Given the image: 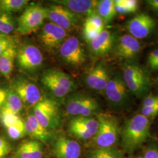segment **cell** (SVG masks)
<instances>
[{"label": "cell", "instance_id": "cell-9", "mask_svg": "<svg viewBox=\"0 0 158 158\" xmlns=\"http://www.w3.org/2000/svg\"><path fill=\"white\" fill-rule=\"evenodd\" d=\"M98 123L94 117H72L68 124V132L71 136L81 141L91 140L98 130Z\"/></svg>", "mask_w": 158, "mask_h": 158}, {"label": "cell", "instance_id": "cell-5", "mask_svg": "<svg viewBox=\"0 0 158 158\" xmlns=\"http://www.w3.org/2000/svg\"><path fill=\"white\" fill-rule=\"evenodd\" d=\"M64 110L72 117H93L100 113V107L96 98L81 93H72L67 97Z\"/></svg>", "mask_w": 158, "mask_h": 158}, {"label": "cell", "instance_id": "cell-44", "mask_svg": "<svg viewBox=\"0 0 158 158\" xmlns=\"http://www.w3.org/2000/svg\"></svg>", "mask_w": 158, "mask_h": 158}, {"label": "cell", "instance_id": "cell-35", "mask_svg": "<svg viewBox=\"0 0 158 158\" xmlns=\"http://www.w3.org/2000/svg\"><path fill=\"white\" fill-rule=\"evenodd\" d=\"M141 114L149 119L155 117L158 115V104L149 107H142Z\"/></svg>", "mask_w": 158, "mask_h": 158}, {"label": "cell", "instance_id": "cell-31", "mask_svg": "<svg viewBox=\"0 0 158 158\" xmlns=\"http://www.w3.org/2000/svg\"><path fill=\"white\" fill-rule=\"evenodd\" d=\"M8 137L14 141L18 140L23 138L26 134L24 120L20 119L17 123L5 129Z\"/></svg>", "mask_w": 158, "mask_h": 158}, {"label": "cell", "instance_id": "cell-42", "mask_svg": "<svg viewBox=\"0 0 158 158\" xmlns=\"http://www.w3.org/2000/svg\"><path fill=\"white\" fill-rule=\"evenodd\" d=\"M143 158V156L139 155V156H135V157H133V158Z\"/></svg>", "mask_w": 158, "mask_h": 158}, {"label": "cell", "instance_id": "cell-37", "mask_svg": "<svg viewBox=\"0 0 158 158\" xmlns=\"http://www.w3.org/2000/svg\"><path fill=\"white\" fill-rule=\"evenodd\" d=\"M8 87H6L0 83V110L6 104Z\"/></svg>", "mask_w": 158, "mask_h": 158}, {"label": "cell", "instance_id": "cell-33", "mask_svg": "<svg viewBox=\"0 0 158 158\" xmlns=\"http://www.w3.org/2000/svg\"><path fill=\"white\" fill-rule=\"evenodd\" d=\"M16 44L15 40L10 35L5 36L0 40V56L10 46Z\"/></svg>", "mask_w": 158, "mask_h": 158}, {"label": "cell", "instance_id": "cell-38", "mask_svg": "<svg viewBox=\"0 0 158 158\" xmlns=\"http://www.w3.org/2000/svg\"><path fill=\"white\" fill-rule=\"evenodd\" d=\"M158 104V96H149L145 98L142 107H149Z\"/></svg>", "mask_w": 158, "mask_h": 158}, {"label": "cell", "instance_id": "cell-15", "mask_svg": "<svg viewBox=\"0 0 158 158\" xmlns=\"http://www.w3.org/2000/svg\"><path fill=\"white\" fill-rule=\"evenodd\" d=\"M46 18L66 31L73 29L78 22L77 15L59 4L46 8Z\"/></svg>", "mask_w": 158, "mask_h": 158}, {"label": "cell", "instance_id": "cell-3", "mask_svg": "<svg viewBox=\"0 0 158 158\" xmlns=\"http://www.w3.org/2000/svg\"><path fill=\"white\" fill-rule=\"evenodd\" d=\"M96 118L98 127L96 135L91 139L93 148L115 147L120 136L121 131L117 118L111 114L100 113Z\"/></svg>", "mask_w": 158, "mask_h": 158}, {"label": "cell", "instance_id": "cell-11", "mask_svg": "<svg viewBox=\"0 0 158 158\" xmlns=\"http://www.w3.org/2000/svg\"><path fill=\"white\" fill-rule=\"evenodd\" d=\"M59 54L63 62L73 67L82 66L86 59L83 45L75 36L67 38L59 48Z\"/></svg>", "mask_w": 158, "mask_h": 158}, {"label": "cell", "instance_id": "cell-1", "mask_svg": "<svg viewBox=\"0 0 158 158\" xmlns=\"http://www.w3.org/2000/svg\"><path fill=\"white\" fill-rule=\"evenodd\" d=\"M150 119L141 114L127 120L120 133L123 151L131 154L140 148L150 136Z\"/></svg>", "mask_w": 158, "mask_h": 158}, {"label": "cell", "instance_id": "cell-22", "mask_svg": "<svg viewBox=\"0 0 158 158\" xmlns=\"http://www.w3.org/2000/svg\"><path fill=\"white\" fill-rule=\"evenodd\" d=\"M57 4L66 7L74 14L87 16L96 12L98 1L92 0H59L54 1Z\"/></svg>", "mask_w": 158, "mask_h": 158}, {"label": "cell", "instance_id": "cell-26", "mask_svg": "<svg viewBox=\"0 0 158 158\" xmlns=\"http://www.w3.org/2000/svg\"><path fill=\"white\" fill-rule=\"evenodd\" d=\"M96 12L102 18L105 24L111 22L117 14L114 7V1L102 0L98 1Z\"/></svg>", "mask_w": 158, "mask_h": 158}, {"label": "cell", "instance_id": "cell-7", "mask_svg": "<svg viewBox=\"0 0 158 158\" xmlns=\"http://www.w3.org/2000/svg\"><path fill=\"white\" fill-rule=\"evenodd\" d=\"M46 8L40 5L28 6L17 19V32L28 35L38 30L44 24Z\"/></svg>", "mask_w": 158, "mask_h": 158}, {"label": "cell", "instance_id": "cell-19", "mask_svg": "<svg viewBox=\"0 0 158 158\" xmlns=\"http://www.w3.org/2000/svg\"><path fill=\"white\" fill-rule=\"evenodd\" d=\"M107 68L102 64L97 65L85 77L86 85L94 90H105L110 80Z\"/></svg>", "mask_w": 158, "mask_h": 158}, {"label": "cell", "instance_id": "cell-43", "mask_svg": "<svg viewBox=\"0 0 158 158\" xmlns=\"http://www.w3.org/2000/svg\"><path fill=\"white\" fill-rule=\"evenodd\" d=\"M6 36V35H2V34H0V40H1L2 38H3L4 36Z\"/></svg>", "mask_w": 158, "mask_h": 158}, {"label": "cell", "instance_id": "cell-10", "mask_svg": "<svg viewBox=\"0 0 158 158\" xmlns=\"http://www.w3.org/2000/svg\"><path fill=\"white\" fill-rule=\"evenodd\" d=\"M10 87L20 97L25 106L33 107L43 97L39 86L23 76L15 77Z\"/></svg>", "mask_w": 158, "mask_h": 158}, {"label": "cell", "instance_id": "cell-36", "mask_svg": "<svg viewBox=\"0 0 158 158\" xmlns=\"http://www.w3.org/2000/svg\"><path fill=\"white\" fill-rule=\"evenodd\" d=\"M143 158H158V146L155 143H151L146 148Z\"/></svg>", "mask_w": 158, "mask_h": 158}, {"label": "cell", "instance_id": "cell-21", "mask_svg": "<svg viewBox=\"0 0 158 158\" xmlns=\"http://www.w3.org/2000/svg\"><path fill=\"white\" fill-rule=\"evenodd\" d=\"M44 143L35 139L21 142L14 152L13 158H43Z\"/></svg>", "mask_w": 158, "mask_h": 158}, {"label": "cell", "instance_id": "cell-20", "mask_svg": "<svg viewBox=\"0 0 158 158\" xmlns=\"http://www.w3.org/2000/svg\"><path fill=\"white\" fill-rule=\"evenodd\" d=\"M92 53L97 56L108 54L115 45L114 35L110 31L104 29L89 44Z\"/></svg>", "mask_w": 158, "mask_h": 158}, {"label": "cell", "instance_id": "cell-27", "mask_svg": "<svg viewBox=\"0 0 158 158\" xmlns=\"http://www.w3.org/2000/svg\"><path fill=\"white\" fill-rule=\"evenodd\" d=\"M17 28V23L12 14L0 12V34L10 35Z\"/></svg>", "mask_w": 158, "mask_h": 158}, {"label": "cell", "instance_id": "cell-23", "mask_svg": "<svg viewBox=\"0 0 158 158\" xmlns=\"http://www.w3.org/2000/svg\"><path fill=\"white\" fill-rule=\"evenodd\" d=\"M104 25L103 20L97 12L88 15L85 21L83 29L84 40L90 44L92 40L104 30Z\"/></svg>", "mask_w": 158, "mask_h": 158}, {"label": "cell", "instance_id": "cell-12", "mask_svg": "<svg viewBox=\"0 0 158 158\" xmlns=\"http://www.w3.org/2000/svg\"><path fill=\"white\" fill-rule=\"evenodd\" d=\"M52 152L55 158H80L81 147L72 136L55 134L51 142Z\"/></svg>", "mask_w": 158, "mask_h": 158}, {"label": "cell", "instance_id": "cell-13", "mask_svg": "<svg viewBox=\"0 0 158 158\" xmlns=\"http://www.w3.org/2000/svg\"><path fill=\"white\" fill-rule=\"evenodd\" d=\"M67 38L68 33L66 30L51 22L43 25L39 34L41 45L50 51L59 49Z\"/></svg>", "mask_w": 158, "mask_h": 158}, {"label": "cell", "instance_id": "cell-32", "mask_svg": "<svg viewBox=\"0 0 158 158\" xmlns=\"http://www.w3.org/2000/svg\"><path fill=\"white\" fill-rule=\"evenodd\" d=\"M12 150V145L8 139L0 135V158H6Z\"/></svg>", "mask_w": 158, "mask_h": 158}, {"label": "cell", "instance_id": "cell-2", "mask_svg": "<svg viewBox=\"0 0 158 158\" xmlns=\"http://www.w3.org/2000/svg\"><path fill=\"white\" fill-rule=\"evenodd\" d=\"M40 83L57 101L66 99L76 89V83L72 76L57 69H48L40 76Z\"/></svg>", "mask_w": 158, "mask_h": 158}, {"label": "cell", "instance_id": "cell-17", "mask_svg": "<svg viewBox=\"0 0 158 158\" xmlns=\"http://www.w3.org/2000/svg\"><path fill=\"white\" fill-rule=\"evenodd\" d=\"M26 134L32 139L37 140L44 144H50L55 133L48 130L40 124L32 112L29 113L24 120Z\"/></svg>", "mask_w": 158, "mask_h": 158}, {"label": "cell", "instance_id": "cell-29", "mask_svg": "<svg viewBox=\"0 0 158 158\" xmlns=\"http://www.w3.org/2000/svg\"><path fill=\"white\" fill-rule=\"evenodd\" d=\"M29 2L28 0H0V12L12 14L23 10Z\"/></svg>", "mask_w": 158, "mask_h": 158}, {"label": "cell", "instance_id": "cell-16", "mask_svg": "<svg viewBox=\"0 0 158 158\" xmlns=\"http://www.w3.org/2000/svg\"><path fill=\"white\" fill-rule=\"evenodd\" d=\"M156 23L152 17L142 13L132 18L126 23V28L136 40L147 38L155 28Z\"/></svg>", "mask_w": 158, "mask_h": 158}, {"label": "cell", "instance_id": "cell-30", "mask_svg": "<svg viewBox=\"0 0 158 158\" xmlns=\"http://www.w3.org/2000/svg\"><path fill=\"white\" fill-rule=\"evenodd\" d=\"M21 119L19 114L14 113L6 106L0 110V124L4 129L17 123Z\"/></svg>", "mask_w": 158, "mask_h": 158}, {"label": "cell", "instance_id": "cell-40", "mask_svg": "<svg viewBox=\"0 0 158 158\" xmlns=\"http://www.w3.org/2000/svg\"><path fill=\"white\" fill-rule=\"evenodd\" d=\"M158 58V49L151 52L148 57V62L149 65L154 62Z\"/></svg>", "mask_w": 158, "mask_h": 158}, {"label": "cell", "instance_id": "cell-14", "mask_svg": "<svg viewBox=\"0 0 158 158\" xmlns=\"http://www.w3.org/2000/svg\"><path fill=\"white\" fill-rule=\"evenodd\" d=\"M128 89L123 78L115 76L110 78L105 89V94L110 104L113 107H124L128 100Z\"/></svg>", "mask_w": 158, "mask_h": 158}, {"label": "cell", "instance_id": "cell-8", "mask_svg": "<svg viewBox=\"0 0 158 158\" xmlns=\"http://www.w3.org/2000/svg\"><path fill=\"white\" fill-rule=\"evenodd\" d=\"M44 56L40 49L31 43H25L18 48L16 61L19 69L27 73L37 72L43 65Z\"/></svg>", "mask_w": 158, "mask_h": 158}, {"label": "cell", "instance_id": "cell-39", "mask_svg": "<svg viewBox=\"0 0 158 158\" xmlns=\"http://www.w3.org/2000/svg\"><path fill=\"white\" fill-rule=\"evenodd\" d=\"M146 3L152 11L158 14V0H148Z\"/></svg>", "mask_w": 158, "mask_h": 158}, {"label": "cell", "instance_id": "cell-24", "mask_svg": "<svg viewBox=\"0 0 158 158\" xmlns=\"http://www.w3.org/2000/svg\"><path fill=\"white\" fill-rule=\"evenodd\" d=\"M17 51V44H15L0 56V75L6 78L11 76L16 61Z\"/></svg>", "mask_w": 158, "mask_h": 158}, {"label": "cell", "instance_id": "cell-25", "mask_svg": "<svg viewBox=\"0 0 158 158\" xmlns=\"http://www.w3.org/2000/svg\"><path fill=\"white\" fill-rule=\"evenodd\" d=\"M85 158H125L123 149L115 147L93 148L89 151Z\"/></svg>", "mask_w": 158, "mask_h": 158}, {"label": "cell", "instance_id": "cell-6", "mask_svg": "<svg viewBox=\"0 0 158 158\" xmlns=\"http://www.w3.org/2000/svg\"><path fill=\"white\" fill-rule=\"evenodd\" d=\"M123 80L128 89L135 96L141 98L147 95L151 88V81L145 70L135 64H125Z\"/></svg>", "mask_w": 158, "mask_h": 158}, {"label": "cell", "instance_id": "cell-34", "mask_svg": "<svg viewBox=\"0 0 158 158\" xmlns=\"http://www.w3.org/2000/svg\"><path fill=\"white\" fill-rule=\"evenodd\" d=\"M115 5H123L128 8L132 12H135L138 8V1L136 0H115Z\"/></svg>", "mask_w": 158, "mask_h": 158}, {"label": "cell", "instance_id": "cell-4", "mask_svg": "<svg viewBox=\"0 0 158 158\" xmlns=\"http://www.w3.org/2000/svg\"><path fill=\"white\" fill-rule=\"evenodd\" d=\"M34 116L40 124L53 131L61 124V114L58 101L51 97H44L32 107Z\"/></svg>", "mask_w": 158, "mask_h": 158}, {"label": "cell", "instance_id": "cell-18", "mask_svg": "<svg viewBox=\"0 0 158 158\" xmlns=\"http://www.w3.org/2000/svg\"><path fill=\"white\" fill-rule=\"evenodd\" d=\"M115 45V54L124 59L135 58L141 50V44L138 40L127 34L121 36Z\"/></svg>", "mask_w": 158, "mask_h": 158}, {"label": "cell", "instance_id": "cell-41", "mask_svg": "<svg viewBox=\"0 0 158 158\" xmlns=\"http://www.w3.org/2000/svg\"><path fill=\"white\" fill-rule=\"evenodd\" d=\"M151 66V68L153 70H156L158 69V58L154 62L152 63L151 65H149Z\"/></svg>", "mask_w": 158, "mask_h": 158}, {"label": "cell", "instance_id": "cell-28", "mask_svg": "<svg viewBox=\"0 0 158 158\" xmlns=\"http://www.w3.org/2000/svg\"><path fill=\"white\" fill-rule=\"evenodd\" d=\"M4 106L10 109L14 113L19 115L23 111L25 106L20 97L10 87H8L6 104Z\"/></svg>", "mask_w": 158, "mask_h": 158}]
</instances>
